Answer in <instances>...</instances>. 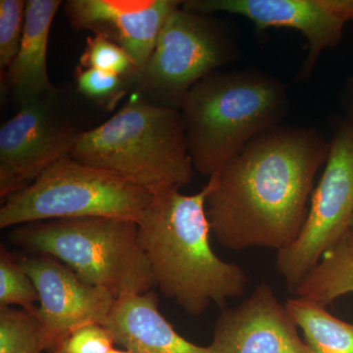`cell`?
Segmentation results:
<instances>
[{"label":"cell","mask_w":353,"mask_h":353,"mask_svg":"<svg viewBox=\"0 0 353 353\" xmlns=\"http://www.w3.org/2000/svg\"><path fill=\"white\" fill-rule=\"evenodd\" d=\"M330 141L314 128L260 134L209 178L206 213L218 243L232 250H284L301 234Z\"/></svg>","instance_id":"1"},{"label":"cell","mask_w":353,"mask_h":353,"mask_svg":"<svg viewBox=\"0 0 353 353\" xmlns=\"http://www.w3.org/2000/svg\"><path fill=\"white\" fill-rule=\"evenodd\" d=\"M209 190L208 183L190 196L181 190L157 194L138 222L157 287L192 316L212 304L225 309L229 299L243 296L248 283L240 265L221 259L211 246Z\"/></svg>","instance_id":"2"},{"label":"cell","mask_w":353,"mask_h":353,"mask_svg":"<svg viewBox=\"0 0 353 353\" xmlns=\"http://www.w3.org/2000/svg\"><path fill=\"white\" fill-rule=\"evenodd\" d=\"M290 108L287 83L263 70L206 77L180 110L194 170L210 178L252 139L281 126Z\"/></svg>","instance_id":"3"},{"label":"cell","mask_w":353,"mask_h":353,"mask_svg":"<svg viewBox=\"0 0 353 353\" xmlns=\"http://www.w3.org/2000/svg\"><path fill=\"white\" fill-rule=\"evenodd\" d=\"M69 157L117 174L153 196L181 190L196 171L181 111L139 94L101 126L82 132Z\"/></svg>","instance_id":"4"},{"label":"cell","mask_w":353,"mask_h":353,"mask_svg":"<svg viewBox=\"0 0 353 353\" xmlns=\"http://www.w3.org/2000/svg\"><path fill=\"white\" fill-rule=\"evenodd\" d=\"M10 240L59 260L116 299L157 288L134 221L97 217L28 223L16 227Z\"/></svg>","instance_id":"5"},{"label":"cell","mask_w":353,"mask_h":353,"mask_svg":"<svg viewBox=\"0 0 353 353\" xmlns=\"http://www.w3.org/2000/svg\"><path fill=\"white\" fill-rule=\"evenodd\" d=\"M154 199L152 192L112 172L65 157L29 187L6 199L0 228L41 221L116 218L138 223Z\"/></svg>","instance_id":"6"},{"label":"cell","mask_w":353,"mask_h":353,"mask_svg":"<svg viewBox=\"0 0 353 353\" xmlns=\"http://www.w3.org/2000/svg\"><path fill=\"white\" fill-rule=\"evenodd\" d=\"M241 53L225 23L181 6L165 21L152 57L129 85L157 105L181 110L196 83L234 63Z\"/></svg>","instance_id":"7"},{"label":"cell","mask_w":353,"mask_h":353,"mask_svg":"<svg viewBox=\"0 0 353 353\" xmlns=\"http://www.w3.org/2000/svg\"><path fill=\"white\" fill-rule=\"evenodd\" d=\"M353 217V126L343 120L330 139L321 179L296 241L277 252L276 267L290 292L350 231Z\"/></svg>","instance_id":"8"},{"label":"cell","mask_w":353,"mask_h":353,"mask_svg":"<svg viewBox=\"0 0 353 353\" xmlns=\"http://www.w3.org/2000/svg\"><path fill=\"white\" fill-rule=\"evenodd\" d=\"M182 7L201 14L241 16L257 31L287 28L307 41V54L294 82L308 83L325 50L340 44L345 27L353 22V0H187Z\"/></svg>","instance_id":"9"},{"label":"cell","mask_w":353,"mask_h":353,"mask_svg":"<svg viewBox=\"0 0 353 353\" xmlns=\"http://www.w3.org/2000/svg\"><path fill=\"white\" fill-rule=\"evenodd\" d=\"M55 94L20 105L0 129V196L31 185L44 171L68 157L82 132L58 115Z\"/></svg>","instance_id":"10"},{"label":"cell","mask_w":353,"mask_h":353,"mask_svg":"<svg viewBox=\"0 0 353 353\" xmlns=\"http://www.w3.org/2000/svg\"><path fill=\"white\" fill-rule=\"evenodd\" d=\"M19 262L38 290V315L48 352L74 330L108 324L117 301L108 290L90 284L53 257L39 254Z\"/></svg>","instance_id":"11"},{"label":"cell","mask_w":353,"mask_h":353,"mask_svg":"<svg viewBox=\"0 0 353 353\" xmlns=\"http://www.w3.org/2000/svg\"><path fill=\"white\" fill-rule=\"evenodd\" d=\"M210 353H311L285 304L261 283L240 305L223 309Z\"/></svg>","instance_id":"12"},{"label":"cell","mask_w":353,"mask_h":353,"mask_svg":"<svg viewBox=\"0 0 353 353\" xmlns=\"http://www.w3.org/2000/svg\"><path fill=\"white\" fill-rule=\"evenodd\" d=\"M182 4L176 0H70L65 12L76 30L101 34L124 48L134 59L137 75L152 57L165 21Z\"/></svg>","instance_id":"13"},{"label":"cell","mask_w":353,"mask_h":353,"mask_svg":"<svg viewBox=\"0 0 353 353\" xmlns=\"http://www.w3.org/2000/svg\"><path fill=\"white\" fill-rule=\"evenodd\" d=\"M106 326L116 345L132 353H210L176 333L158 309L152 292L116 301Z\"/></svg>","instance_id":"14"},{"label":"cell","mask_w":353,"mask_h":353,"mask_svg":"<svg viewBox=\"0 0 353 353\" xmlns=\"http://www.w3.org/2000/svg\"><path fill=\"white\" fill-rule=\"evenodd\" d=\"M60 6L58 0H29L26 3L20 50L1 78L4 88L12 92L19 105L57 94L48 77L46 54L51 24Z\"/></svg>","instance_id":"15"},{"label":"cell","mask_w":353,"mask_h":353,"mask_svg":"<svg viewBox=\"0 0 353 353\" xmlns=\"http://www.w3.org/2000/svg\"><path fill=\"white\" fill-rule=\"evenodd\" d=\"M288 311L301 330L311 353H353V324L303 297L288 299Z\"/></svg>","instance_id":"16"},{"label":"cell","mask_w":353,"mask_h":353,"mask_svg":"<svg viewBox=\"0 0 353 353\" xmlns=\"http://www.w3.org/2000/svg\"><path fill=\"white\" fill-rule=\"evenodd\" d=\"M294 294L325 307L339 297L353 294L352 239L347 234L325 253Z\"/></svg>","instance_id":"17"},{"label":"cell","mask_w":353,"mask_h":353,"mask_svg":"<svg viewBox=\"0 0 353 353\" xmlns=\"http://www.w3.org/2000/svg\"><path fill=\"white\" fill-rule=\"evenodd\" d=\"M48 350L38 312L0 308V353H41Z\"/></svg>","instance_id":"18"},{"label":"cell","mask_w":353,"mask_h":353,"mask_svg":"<svg viewBox=\"0 0 353 353\" xmlns=\"http://www.w3.org/2000/svg\"><path fill=\"white\" fill-rule=\"evenodd\" d=\"M38 290L29 274L1 245L0 250V308L20 306L25 310L38 312Z\"/></svg>","instance_id":"19"},{"label":"cell","mask_w":353,"mask_h":353,"mask_svg":"<svg viewBox=\"0 0 353 353\" xmlns=\"http://www.w3.org/2000/svg\"><path fill=\"white\" fill-rule=\"evenodd\" d=\"M80 62L82 68L115 74L126 79L128 83L137 73V66L131 55L119 44L101 34L88 37Z\"/></svg>","instance_id":"20"},{"label":"cell","mask_w":353,"mask_h":353,"mask_svg":"<svg viewBox=\"0 0 353 353\" xmlns=\"http://www.w3.org/2000/svg\"><path fill=\"white\" fill-rule=\"evenodd\" d=\"M26 3L23 0L0 1V72L1 78L20 50L24 32Z\"/></svg>","instance_id":"21"},{"label":"cell","mask_w":353,"mask_h":353,"mask_svg":"<svg viewBox=\"0 0 353 353\" xmlns=\"http://www.w3.org/2000/svg\"><path fill=\"white\" fill-rule=\"evenodd\" d=\"M79 92L92 101L113 108L129 88L126 79L97 69L76 70Z\"/></svg>","instance_id":"22"},{"label":"cell","mask_w":353,"mask_h":353,"mask_svg":"<svg viewBox=\"0 0 353 353\" xmlns=\"http://www.w3.org/2000/svg\"><path fill=\"white\" fill-rule=\"evenodd\" d=\"M116 345L112 331L103 324H88L74 330L50 353H111Z\"/></svg>","instance_id":"23"},{"label":"cell","mask_w":353,"mask_h":353,"mask_svg":"<svg viewBox=\"0 0 353 353\" xmlns=\"http://www.w3.org/2000/svg\"><path fill=\"white\" fill-rule=\"evenodd\" d=\"M340 101L345 111V120L353 126V74L348 77L341 87Z\"/></svg>","instance_id":"24"},{"label":"cell","mask_w":353,"mask_h":353,"mask_svg":"<svg viewBox=\"0 0 353 353\" xmlns=\"http://www.w3.org/2000/svg\"><path fill=\"white\" fill-rule=\"evenodd\" d=\"M347 236H350V238H352L353 240V217L352 223H350V231H348Z\"/></svg>","instance_id":"25"},{"label":"cell","mask_w":353,"mask_h":353,"mask_svg":"<svg viewBox=\"0 0 353 353\" xmlns=\"http://www.w3.org/2000/svg\"><path fill=\"white\" fill-rule=\"evenodd\" d=\"M111 353H132V352H128V350H113L112 352H111Z\"/></svg>","instance_id":"26"}]
</instances>
